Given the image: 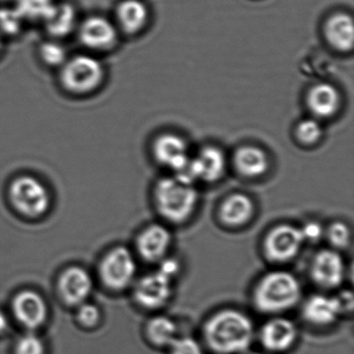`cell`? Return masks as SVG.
I'll use <instances>...</instances> for the list:
<instances>
[{"instance_id": "21", "label": "cell", "mask_w": 354, "mask_h": 354, "mask_svg": "<svg viewBox=\"0 0 354 354\" xmlns=\"http://www.w3.org/2000/svg\"><path fill=\"white\" fill-rule=\"evenodd\" d=\"M234 165L241 175L256 178L263 175L268 169L266 153L258 147H241L234 155Z\"/></svg>"}, {"instance_id": "1", "label": "cell", "mask_w": 354, "mask_h": 354, "mask_svg": "<svg viewBox=\"0 0 354 354\" xmlns=\"http://www.w3.org/2000/svg\"><path fill=\"white\" fill-rule=\"evenodd\" d=\"M205 342L217 354H242L250 350L254 339L252 319L241 310L225 308L206 321Z\"/></svg>"}, {"instance_id": "15", "label": "cell", "mask_w": 354, "mask_h": 354, "mask_svg": "<svg viewBox=\"0 0 354 354\" xmlns=\"http://www.w3.org/2000/svg\"><path fill=\"white\" fill-rule=\"evenodd\" d=\"M59 287L62 297L67 304L80 306L92 292L93 279L84 269L71 267L62 274Z\"/></svg>"}, {"instance_id": "26", "label": "cell", "mask_w": 354, "mask_h": 354, "mask_svg": "<svg viewBox=\"0 0 354 354\" xmlns=\"http://www.w3.org/2000/svg\"><path fill=\"white\" fill-rule=\"evenodd\" d=\"M41 61L51 68H61L67 62V49L57 41H46L39 48Z\"/></svg>"}, {"instance_id": "22", "label": "cell", "mask_w": 354, "mask_h": 354, "mask_svg": "<svg viewBox=\"0 0 354 354\" xmlns=\"http://www.w3.org/2000/svg\"><path fill=\"white\" fill-rule=\"evenodd\" d=\"M43 24L49 35L55 38H64L75 30L77 24L75 8L71 3H55Z\"/></svg>"}, {"instance_id": "38", "label": "cell", "mask_w": 354, "mask_h": 354, "mask_svg": "<svg viewBox=\"0 0 354 354\" xmlns=\"http://www.w3.org/2000/svg\"><path fill=\"white\" fill-rule=\"evenodd\" d=\"M3 49V39H1V35H0V51Z\"/></svg>"}, {"instance_id": "23", "label": "cell", "mask_w": 354, "mask_h": 354, "mask_svg": "<svg viewBox=\"0 0 354 354\" xmlns=\"http://www.w3.org/2000/svg\"><path fill=\"white\" fill-rule=\"evenodd\" d=\"M117 19L124 32L134 34L146 24L148 10L140 0H124L118 6Z\"/></svg>"}, {"instance_id": "34", "label": "cell", "mask_w": 354, "mask_h": 354, "mask_svg": "<svg viewBox=\"0 0 354 354\" xmlns=\"http://www.w3.org/2000/svg\"><path fill=\"white\" fill-rule=\"evenodd\" d=\"M161 264L159 266L158 270L161 272L165 273L167 277L171 279H175L176 275L179 273L180 264L178 261L174 260V259H163L160 261Z\"/></svg>"}, {"instance_id": "33", "label": "cell", "mask_w": 354, "mask_h": 354, "mask_svg": "<svg viewBox=\"0 0 354 354\" xmlns=\"http://www.w3.org/2000/svg\"><path fill=\"white\" fill-rule=\"evenodd\" d=\"M301 230L302 236H304V242H310V243H315L319 241L322 237L323 231L322 225L316 221H308L304 227H300Z\"/></svg>"}, {"instance_id": "35", "label": "cell", "mask_w": 354, "mask_h": 354, "mask_svg": "<svg viewBox=\"0 0 354 354\" xmlns=\"http://www.w3.org/2000/svg\"><path fill=\"white\" fill-rule=\"evenodd\" d=\"M337 298L339 306H341L343 315L352 312V308H353V295H352L351 291H343L339 295H337Z\"/></svg>"}, {"instance_id": "11", "label": "cell", "mask_w": 354, "mask_h": 354, "mask_svg": "<svg viewBox=\"0 0 354 354\" xmlns=\"http://www.w3.org/2000/svg\"><path fill=\"white\" fill-rule=\"evenodd\" d=\"M80 40L86 48L103 51L113 48L118 42V30L106 18L92 16L80 24Z\"/></svg>"}, {"instance_id": "7", "label": "cell", "mask_w": 354, "mask_h": 354, "mask_svg": "<svg viewBox=\"0 0 354 354\" xmlns=\"http://www.w3.org/2000/svg\"><path fill=\"white\" fill-rule=\"evenodd\" d=\"M304 242L300 227L279 225L267 233L263 243L265 256L275 263L293 260L301 250Z\"/></svg>"}, {"instance_id": "31", "label": "cell", "mask_w": 354, "mask_h": 354, "mask_svg": "<svg viewBox=\"0 0 354 354\" xmlns=\"http://www.w3.org/2000/svg\"><path fill=\"white\" fill-rule=\"evenodd\" d=\"M169 350V354H205L200 342L192 337H178Z\"/></svg>"}, {"instance_id": "27", "label": "cell", "mask_w": 354, "mask_h": 354, "mask_svg": "<svg viewBox=\"0 0 354 354\" xmlns=\"http://www.w3.org/2000/svg\"><path fill=\"white\" fill-rule=\"evenodd\" d=\"M24 18L16 8H1L0 9V35L15 36L24 30Z\"/></svg>"}, {"instance_id": "20", "label": "cell", "mask_w": 354, "mask_h": 354, "mask_svg": "<svg viewBox=\"0 0 354 354\" xmlns=\"http://www.w3.org/2000/svg\"><path fill=\"white\" fill-rule=\"evenodd\" d=\"M327 40L335 48L341 51L351 50L353 47L354 26L352 18L347 14H335L325 24Z\"/></svg>"}, {"instance_id": "10", "label": "cell", "mask_w": 354, "mask_h": 354, "mask_svg": "<svg viewBox=\"0 0 354 354\" xmlns=\"http://www.w3.org/2000/svg\"><path fill=\"white\" fill-rule=\"evenodd\" d=\"M259 337L265 349L281 353L293 347L297 341L298 328L290 319L274 317L263 325Z\"/></svg>"}, {"instance_id": "25", "label": "cell", "mask_w": 354, "mask_h": 354, "mask_svg": "<svg viewBox=\"0 0 354 354\" xmlns=\"http://www.w3.org/2000/svg\"><path fill=\"white\" fill-rule=\"evenodd\" d=\"M16 10L24 21L44 22L55 6V0H15Z\"/></svg>"}, {"instance_id": "6", "label": "cell", "mask_w": 354, "mask_h": 354, "mask_svg": "<svg viewBox=\"0 0 354 354\" xmlns=\"http://www.w3.org/2000/svg\"><path fill=\"white\" fill-rule=\"evenodd\" d=\"M138 272V264L133 254L123 246L111 250L103 258L100 277L109 289L123 290L133 283Z\"/></svg>"}, {"instance_id": "2", "label": "cell", "mask_w": 354, "mask_h": 354, "mask_svg": "<svg viewBox=\"0 0 354 354\" xmlns=\"http://www.w3.org/2000/svg\"><path fill=\"white\" fill-rule=\"evenodd\" d=\"M301 295V285L295 275L288 271L274 270L259 279L252 293V301L259 312L277 315L293 308Z\"/></svg>"}, {"instance_id": "29", "label": "cell", "mask_w": 354, "mask_h": 354, "mask_svg": "<svg viewBox=\"0 0 354 354\" xmlns=\"http://www.w3.org/2000/svg\"><path fill=\"white\" fill-rule=\"evenodd\" d=\"M322 133V126L314 119L304 120L298 124L296 129L298 140L306 145H312L318 142Z\"/></svg>"}, {"instance_id": "37", "label": "cell", "mask_w": 354, "mask_h": 354, "mask_svg": "<svg viewBox=\"0 0 354 354\" xmlns=\"http://www.w3.org/2000/svg\"><path fill=\"white\" fill-rule=\"evenodd\" d=\"M242 354H264L261 353V352H256V351H250V350H248V351L244 352V353Z\"/></svg>"}, {"instance_id": "16", "label": "cell", "mask_w": 354, "mask_h": 354, "mask_svg": "<svg viewBox=\"0 0 354 354\" xmlns=\"http://www.w3.org/2000/svg\"><path fill=\"white\" fill-rule=\"evenodd\" d=\"M154 154L159 162L171 167L175 173L190 159L185 140L175 134H165L157 138Z\"/></svg>"}, {"instance_id": "17", "label": "cell", "mask_w": 354, "mask_h": 354, "mask_svg": "<svg viewBox=\"0 0 354 354\" xmlns=\"http://www.w3.org/2000/svg\"><path fill=\"white\" fill-rule=\"evenodd\" d=\"M225 154L216 147H206L201 150L198 156L192 158L196 181H216L225 173Z\"/></svg>"}, {"instance_id": "24", "label": "cell", "mask_w": 354, "mask_h": 354, "mask_svg": "<svg viewBox=\"0 0 354 354\" xmlns=\"http://www.w3.org/2000/svg\"><path fill=\"white\" fill-rule=\"evenodd\" d=\"M149 341L156 347L169 348L177 339V323L167 316H156L149 321L146 327Z\"/></svg>"}, {"instance_id": "4", "label": "cell", "mask_w": 354, "mask_h": 354, "mask_svg": "<svg viewBox=\"0 0 354 354\" xmlns=\"http://www.w3.org/2000/svg\"><path fill=\"white\" fill-rule=\"evenodd\" d=\"M104 67L97 57L78 55L69 57L61 67L62 86L74 95H86L96 91L104 80Z\"/></svg>"}, {"instance_id": "3", "label": "cell", "mask_w": 354, "mask_h": 354, "mask_svg": "<svg viewBox=\"0 0 354 354\" xmlns=\"http://www.w3.org/2000/svg\"><path fill=\"white\" fill-rule=\"evenodd\" d=\"M198 194L194 184L177 177L165 178L155 188V205L159 214L173 223H185L198 206Z\"/></svg>"}, {"instance_id": "5", "label": "cell", "mask_w": 354, "mask_h": 354, "mask_svg": "<svg viewBox=\"0 0 354 354\" xmlns=\"http://www.w3.org/2000/svg\"><path fill=\"white\" fill-rule=\"evenodd\" d=\"M9 198L14 208L26 216H40L50 206L48 189L43 182L32 176L15 178L10 184Z\"/></svg>"}, {"instance_id": "19", "label": "cell", "mask_w": 354, "mask_h": 354, "mask_svg": "<svg viewBox=\"0 0 354 354\" xmlns=\"http://www.w3.org/2000/svg\"><path fill=\"white\" fill-rule=\"evenodd\" d=\"M339 92L329 84H318L310 88L308 95V104L312 113L319 118H328L339 109Z\"/></svg>"}, {"instance_id": "28", "label": "cell", "mask_w": 354, "mask_h": 354, "mask_svg": "<svg viewBox=\"0 0 354 354\" xmlns=\"http://www.w3.org/2000/svg\"><path fill=\"white\" fill-rule=\"evenodd\" d=\"M326 237L329 243L337 250H345L351 243V232L349 227L342 221L331 223L327 229Z\"/></svg>"}, {"instance_id": "30", "label": "cell", "mask_w": 354, "mask_h": 354, "mask_svg": "<svg viewBox=\"0 0 354 354\" xmlns=\"http://www.w3.org/2000/svg\"><path fill=\"white\" fill-rule=\"evenodd\" d=\"M16 354H45L44 342L35 333H26L18 339Z\"/></svg>"}, {"instance_id": "13", "label": "cell", "mask_w": 354, "mask_h": 354, "mask_svg": "<svg viewBox=\"0 0 354 354\" xmlns=\"http://www.w3.org/2000/svg\"><path fill=\"white\" fill-rule=\"evenodd\" d=\"M343 315L337 296L316 294L308 297L302 306V317L313 326L327 327L335 324Z\"/></svg>"}, {"instance_id": "8", "label": "cell", "mask_w": 354, "mask_h": 354, "mask_svg": "<svg viewBox=\"0 0 354 354\" xmlns=\"http://www.w3.org/2000/svg\"><path fill=\"white\" fill-rule=\"evenodd\" d=\"M173 281L157 269L136 283L133 290L134 299L140 306L148 310L163 308L173 295Z\"/></svg>"}, {"instance_id": "36", "label": "cell", "mask_w": 354, "mask_h": 354, "mask_svg": "<svg viewBox=\"0 0 354 354\" xmlns=\"http://www.w3.org/2000/svg\"><path fill=\"white\" fill-rule=\"evenodd\" d=\"M8 326H9V319L5 313L0 310V333L7 330Z\"/></svg>"}, {"instance_id": "18", "label": "cell", "mask_w": 354, "mask_h": 354, "mask_svg": "<svg viewBox=\"0 0 354 354\" xmlns=\"http://www.w3.org/2000/svg\"><path fill=\"white\" fill-rule=\"evenodd\" d=\"M254 206L250 196L235 194L223 201L219 216L225 225L232 227L246 225L254 216Z\"/></svg>"}, {"instance_id": "39", "label": "cell", "mask_w": 354, "mask_h": 354, "mask_svg": "<svg viewBox=\"0 0 354 354\" xmlns=\"http://www.w3.org/2000/svg\"><path fill=\"white\" fill-rule=\"evenodd\" d=\"M0 1H11V0H0Z\"/></svg>"}, {"instance_id": "12", "label": "cell", "mask_w": 354, "mask_h": 354, "mask_svg": "<svg viewBox=\"0 0 354 354\" xmlns=\"http://www.w3.org/2000/svg\"><path fill=\"white\" fill-rule=\"evenodd\" d=\"M173 242L171 232L160 223H153L142 230L136 240L138 254L148 262H160L167 257Z\"/></svg>"}, {"instance_id": "14", "label": "cell", "mask_w": 354, "mask_h": 354, "mask_svg": "<svg viewBox=\"0 0 354 354\" xmlns=\"http://www.w3.org/2000/svg\"><path fill=\"white\" fill-rule=\"evenodd\" d=\"M13 310L18 322L30 330L39 328L46 321V302L34 291L18 294L14 298Z\"/></svg>"}, {"instance_id": "9", "label": "cell", "mask_w": 354, "mask_h": 354, "mask_svg": "<svg viewBox=\"0 0 354 354\" xmlns=\"http://www.w3.org/2000/svg\"><path fill=\"white\" fill-rule=\"evenodd\" d=\"M310 274L313 281L323 289H335L343 283L346 264L343 257L335 250H320L310 263Z\"/></svg>"}, {"instance_id": "32", "label": "cell", "mask_w": 354, "mask_h": 354, "mask_svg": "<svg viewBox=\"0 0 354 354\" xmlns=\"http://www.w3.org/2000/svg\"><path fill=\"white\" fill-rule=\"evenodd\" d=\"M77 316L80 323L86 326H93L98 322L99 318H100V312L94 304L84 302L80 304Z\"/></svg>"}]
</instances>
